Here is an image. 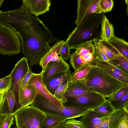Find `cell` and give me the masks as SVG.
<instances>
[{
	"instance_id": "obj_41",
	"label": "cell",
	"mask_w": 128,
	"mask_h": 128,
	"mask_svg": "<svg viewBox=\"0 0 128 128\" xmlns=\"http://www.w3.org/2000/svg\"><path fill=\"white\" fill-rule=\"evenodd\" d=\"M65 121L61 122L52 128H67L65 125Z\"/></svg>"
},
{
	"instance_id": "obj_35",
	"label": "cell",
	"mask_w": 128,
	"mask_h": 128,
	"mask_svg": "<svg viewBox=\"0 0 128 128\" xmlns=\"http://www.w3.org/2000/svg\"><path fill=\"white\" fill-rule=\"evenodd\" d=\"M128 92V84L120 89L110 97L107 99L109 102L118 99Z\"/></svg>"
},
{
	"instance_id": "obj_14",
	"label": "cell",
	"mask_w": 128,
	"mask_h": 128,
	"mask_svg": "<svg viewBox=\"0 0 128 128\" xmlns=\"http://www.w3.org/2000/svg\"><path fill=\"white\" fill-rule=\"evenodd\" d=\"M37 92L35 88L32 85L27 86L23 89L18 87V98L20 107L30 105L34 101Z\"/></svg>"
},
{
	"instance_id": "obj_24",
	"label": "cell",
	"mask_w": 128,
	"mask_h": 128,
	"mask_svg": "<svg viewBox=\"0 0 128 128\" xmlns=\"http://www.w3.org/2000/svg\"><path fill=\"white\" fill-rule=\"evenodd\" d=\"M93 110L103 116H107L116 112L110 102L107 99L106 100L105 102Z\"/></svg>"
},
{
	"instance_id": "obj_9",
	"label": "cell",
	"mask_w": 128,
	"mask_h": 128,
	"mask_svg": "<svg viewBox=\"0 0 128 128\" xmlns=\"http://www.w3.org/2000/svg\"><path fill=\"white\" fill-rule=\"evenodd\" d=\"M42 74V72L38 74L33 73L28 86L32 85L34 87L37 92L36 96L40 94L44 98L56 106L63 105L60 101L56 98L48 90L43 82Z\"/></svg>"
},
{
	"instance_id": "obj_1",
	"label": "cell",
	"mask_w": 128,
	"mask_h": 128,
	"mask_svg": "<svg viewBox=\"0 0 128 128\" xmlns=\"http://www.w3.org/2000/svg\"><path fill=\"white\" fill-rule=\"evenodd\" d=\"M20 38L22 53L28 61L30 69L34 65L39 64L41 59L50 49V43L60 41L30 10L26 24Z\"/></svg>"
},
{
	"instance_id": "obj_28",
	"label": "cell",
	"mask_w": 128,
	"mask_h": 128,
	"mask_svg": "<svg viewBox=\"0 0 128 128\" xmlns=\"http://www.w3.org/2000/svg\"><path fill=\"white\" fill-rule=\"evenodd\" d=\"M69 83L58 86L56 90L54 93L53 96L60 101L63 104L66 103L67 101V100L65 96V94L67 90Z\"/></svg>"
},
{
	"instance_id": "obj_12",
	"label": "cell",
	"mask_w": 128,
	"mask_h": 128,
	"mask_svg": "<svg viewBox=\"0 0 128 128\" xmlns=\"http://www.w3.org/2000/svg\"><path fill=\"white\" fill-rule=\"evenodd\" d=\"M113 114L103 116L93 110H89L80 120L85 128H96L99 125L108 119Z\"/></svg>"
},
{
	"instance_id": "obj_5",
	"label": "cell",
	"mask_w": 128,
	"mask_h": 128,
	"mask_svg": "<svg viewBox=\"0 0 128 128\" xmlns=\"http://www.w3.org/2000/svg\"><path fill=\"white\" fill-rule=\"evenodd\" d=\"M12 114L18 128H41L46 119L44 113L31 105L20 107Z\"/></svg>"
},
{
	"instance_id": "obj_7",
	"label": "cell",
	"mask_w": 128,
	"mask_h": 128,
	"mask_svg": "<svg viewBox=\"0 0 128 128\" xmlns=\"http://www.w3.org/2000/svg\"><path fill=\"white\" fill-rule=\"evenodd\" d=\"M66 106H76L93 110L105 102V98L95 92L78 96H66Z\"/></svg>"
},
{
	"instance_id": "obj_25",
	"label": "cell",
	"mask_w": 128,
	"mask_h": 128,
	"mask_svg": "<svg viewBox=\"0 0 128 128\" xmlns=\"http://www.w3.org/2000/svg\"><path fill=\"white\" fill-rule=\"evenodd\" d=\"M116 57L108 62L128 74V59L122 55Z\"/></svg>"
},
{
	"instance_id": "obj_27",
	"label": "cell",
	"mask_w": 128,
	"mask_h": 128,
	"mask_svg": "<svg viewBox=\"0 0 128 128\" xmlns=\"http://www.w3.org/2000/svg\"><path fill=\"white\" fill-rule=\"evenodd\" d=\"M70 62L75 71L77 70L84 65L88 63L83 60L75 52L70 55Z\"/></svg>"
},
{
	"instance_id": "obj_11",
	"label": "cell",
	"mask_w": 128,
	"mask_h": 128,
	"mask_svg": "<svg viewBox=\"0 0 128 128\" xmlns=\"http://www.w3.org/2000/svg\"><path fill=\"white\" fill-rule=\"evenodd\" d=\"M70 66L62 57L60 62L50 61L42 72V80L45 86L54 76L57 74L69 70Z\"/></svg>"
},
{
	"instance_id": "obj_13",
	"label": "cell",
	"mask_w": 128,
	"mask_h": 128,
	"mask_svg": "<svg viewBox=\"0 0 128 128\" xmlns=\"http://www.w3.org/2000/svg\"><path fill=\"white\" fill-rule=\"evenodd\" d=\"M22 2L32 14L37 16L49 11L51 4L50 0H23Z\"/></svg>"
},
{
	"instance_id": "obj_29",
	"label": "cell",
	"mask_w": 128,
	"mask_h": 128,
	"mask_svg": "<svg viewBox=\"0 0 128 128\" xmlns=\"http://www.w3.org/2000/svg\"><path fill=\"white\" fill-rule=\"evenodd\" d=\"M15 119L12 114L3 113L1 117L0 128H10Z\"/></svg>"
},
{
	"instance_id": "obj_31",
	"label": "cell",
	"mask_w": 128,
	"mask_h": 128,
	"mask_svg": "<svg viewBox=\"0 0 128 128\" xmlns=\"http://www.w3.org/2000/svg\"><path fill=\"white\" fill-rule=\"evenodd\" d=\"M12 80L10 74L3 78H0V93L5 92L10 88Z\"/></svg>"
},
{
	"instance_id": "obj_18",
	"label": "cell",
	"mask_w": 128,
	"mask_h": 128,
	"mask_svg": "<svg viewBox=\"0 0 128 128\" xmlns=\"http://www.w3.org/2000/svg\"><path fill=\"white\" fill-rule=\"evenodd\" d=\"M114 36L113 25L105 15L101 25L100 39L106 41H108Z\"/></svg>"
},
{
	"instance_id": "obj_21",
	"label": "cell",
	"mask_w": 128,
	"mask_h": 128,
	"mask_svg": "<svg viewBox=\"0 0 128 128\" xmlns=\"http://www.w3.org/2000/svg\"><path fill=\"white\" fill-rule=\"evenodd\" d=\"M122 54L128 59V43L115 36L108 41Z\"/></svg>"
},
{
	"instance_id": "obj_39",
	"label": "cell",
	"mask_w": 128,
	"mask_h": 128,
	"mask_svg": "<svg viewBox=\"0 0 128 128\" xmlns=\"http://www.w3.org/2000/svg\"><path fill=\"white\" fill-rule=\"evenodd\" d=\"M116 128H128V114L125 113L120 119Z\"/></svg>"
},
{
	"instance_id": "obj_45",
	"label": "cell",
	"mask_w": 128,
	"mask_h": 128,
	"mask_svg": "<svg viewBox=\"0 0 128 128\" xmlns=\"http://www.w3.org/2000/svg\"></svg>"
},
{
	"instance_id": "obj_40",
	"label": "cell",
	"mask_w": 128,
	"mask_h": 128,
	"mask_svg": "<svg viewBox=\"0 0 128 128\" xmlns=\"http://www.w3.org/2000/svg\"><path fill=\"white\" fill-rule=\"evenodd\" d=\"M102 69L114 78L123 82L128 83V79L125 78L119 74L108 70L104 69Z\"/></svg>"
},
{
	"instance_id": "obj_37",
	"label": "cell",
	"mask_w": 128,
	"mask_h": 128,
	"mask_svg": "<svg viewBox=\"0 0 128 128\" xmlns=\"http://www.w3.org/2000/svg\"><path fill=\"white\" fill-rule=\"evenodd\" d=\"M93 42L95 47L96 57L100 60L108 62L109 60L101 50L95 39L93 40Z\"/></svg>"
},
{
	"instance_id": "obj_44",
	"label": "cell",
	"mask_w": 128,
	"mask_h": 128,
	"mask_svg": "<svg viewBox=\"0 0 128 128\" xmlns=\"http://www.w3.org/2000/svg\"><path fill=\"white\" fill-rule=\"evenodd\" d=\"M3 113H2V112H0V124L1 122V117L2 116L3 114Z\"/></svg>"
},
{
	"instance_id": "obj_19",
	"label": "cell",
	"mask_w": 128,
	"mask_h": 128,
	"mask_svg": "<svg viewBox=\"0 0 128 128\" xmlns=\"http://www.w3.org/2000/svg\"><path fill=\"white\" fill-rule=\"evenodd\" d=\"M92 66L98 67L116 73L128 79V74L108 62L100 60L96 58L88 63Z\"/></svg>"
},
{
	"instance_id": "obj_36",
	"label": "cell",
	"mask_w": 128,
	"mask_h": 128,
	"mask_svg": "<svg viewBox=\"0 0 128 128\" xmlns=\"http://www.w3.org/2000/svg\"><path fill=\"white\" fill-rule=\"evenodd\" d=\"M66 60H68L70 58V49L67 42L66 41L61 48L59 53V55Z\"/></svg>"
},
{
	"instance_id": "obj_22",
	"label": "cell",
	"mask_w": 128,
	"mask_h": 128,
	"mask_svg": "<svg viewBox=\"0 0 128 128\" xmlns=\"http://www.w3.org/2000/svg\"><path fill=\"white\" fill-rule=\"evenodd\" d=\"M92 67L88 63L82 66L70 74V82H72L82 80L88 74Z\"/></svg>"
},
{
	"instance_id": "obj_32",
	"label": "cell",
	"mask_w": 128,
	"mask_h": 128,
	"mask_svg": "<svg viewBox=\"0 0 128 128\" xmlns=\"http://www.w3.org/2000/svg\"><path fill=\"white\" fill-rule=\"evenodd\" d=\"M114 4L112 0H100L99 6L101 13L109 12L112 10Z\"/></svg>"
},
{
	"instance_id": "obj_33",
	"label": "cell",
	"mask_w": 128,
	"mask_h": 128,
	"mask_svg": "<svg viewBox=\"0 0 128 128\" xmlns=\"http://www.w3.org/2000/svg\"><path fill=\"white\" fill-rule=\"evenodd\" d=\"M95 40L101 50L109 60L117 58L116 56L108 48L101 42L98 40Z\"/></svg>"
},
{
	"instance_id": "obj_20",
	"label": "cell",
	"mask_w": 128,
	"mask_h": 128,
	"mask_svg": "<svg viewBox=\"0 0 128 128\" xmlns=\"http://www.w3.org/2000/svg\"><path fill=\"white\" fill-rule=\"evenodd\" d=\"M125 113L123 109L118 110L108 120L99 125L96 128H116L120 119Z\"/></svg>"
},
{
	"instance_id": "obj_43",
	"label": "cell",
	"mask_w": 128,
	"mask_h": 128,
	"mask_svg": "<svg viewBox=\"0 0 128 128\" xmlns=\"http://www.w3.org/2000/svg\"><path fill=\"white\" fill-rule=\"evenodd\" d=\"M4 1V0H0V8L2 6V3Z\"/></svg>"
},
{
	"instance_id": "obj_23",
	"label": "cell",
	"mask_w": 128,
	"mask_h": 128,
	"mask_svg": "<svg viewBox=\"0 0 128 128\" xmlns=\"http://www.w3.org/2000/svg\"><path fill=\"white\" fill-rule=\"evenodd\" d=\"M45 114L46 119L41 125V128H52L61 122L67 120L63 117Z\"/></svg>"
},
{
	"instance_id": "obj_26",
	"label": "cell",
	"mask_w": 128,
	"mask_h": 128,
	"mask_svg": "<svg viewBox=\"0 0 128 128\" xmlns=\"http://www.w3.org/2000/svg\"><path fill=\"white\" fill-rule=\"evenodd\" d=\"M4 96L7 103L8 113L12 114L14 112V107L17 104L15 95L10 88L4 92Z\"/></svg>"
},
{
	"instance_id": "obj_2",
	"label": "cell",
	"mask_w": 128,
	"mask_h": 128,
	"mask_svg": "<svg viewBox=\"0 0 128 128\" xmlns=\"http://www.w3.org/2000/svg\"><path fill=\"white\" fill-rule=\"evenodd\" d=\"M82 81L92 91L109 98L128 83L114 78L102 69L95 66L92 68Z\"/></svg>"
},
{
	"instance_id": "obj_6",
	"label": "cell",
	"mask_w": 128,
	"mask_h": 128,
	"mask_svg": "<svg viewBox=\"0 0 128 128\" xmlns=\"http://www.w3.org/2000/svg\"><path fill=\"white\" fill-rule=\"evenodd\" d=\"M21 42L18 34L8 26L0 22V53L8 56L20 52Z\"/></svg>"
},
{
	"instance_id": "obj_17",
	"label": "cell",
	"mask_w": 128,
	"mask_h": 128,
	"mask_svg": "<svg viewBox=\"0 0 128 128\" xmlns=\"http://www.w3.org/2000/svg\"><path fill=\"white\" fill-rule=\"evenodd\" d=\"M65 42L63 40L56 42L48 52L42 58L39 65L42 67V72H43L48 62L55 55L58 54Z\"/></svg>"
},
{
	"instance_id": "obj_34",
	"label": "cell",
	"mask_w": 128,
	"mask_h": 128,
	"mask_svg": "<svg viewBox=\"0 0 128 128\" xmlns=\"http://www.w3.org/2000/svg\"><path fill=\"white\" fill-rule=\"evenodd\" d=\"M65 125L67 128H85L81 120L74 118L66 120Z\"/></svg>"
},
{
	"instance_id": "obj_3",
	"label": "cell",
	"mask_w": 128,
	"mask_h": 128,
	"mask_svg": "<svg viewBox=\"0 0 128 128\" xmlns=\"http://www.w3.org/2000/svg\"><path fill=\"white\" fill-rule=\"evenodd\" d=\"M104 13L97 14L92 19L77 26L68 34L66 41L70 48H75L81 44L93 41L94 39H101V25Z\"/></svg>"
},
{
	"instance_id": "obj_16",
	"label": "cell",
	"mask_w": 128,
	"mask_h": 128,
	"mask_svg": "<svg viewBox=\"0 0 128 128\" xmlns=\"http://www.w3.org/2000/svg\"><path fill=\"white\" fill-rule=\"evenodd\" d=\"M94 92L90 90L82 80L70 82L65 96H78Z\"/></svg>"
},
{
	"instance_id": "obj_15",
	"label": "cell",
	"mask_w": 128,
	"mask_h": 128,
	"mask_svg": "<svg viewBox=\"0 0 128 128\" xmlns=\"http://www.w3.org/2000/svg\"><path fill=\"white\" fill-rule=\"evenodd\" d=\"M70 72L69 70L60 73L54 76L47 83L46 87L51 94L53 95L55 90L60 86L70 82Z\"/></svg>"
},
{
	"instance_id": "obj_42",
	"label": "cell",
	"mask_w": 128,
	"mask_h": 128,
	"mask_svg": "<svg viewBox=\"0 0 128 128\" xmlns=\"http://www.w3.org/2000/svg\"><path fill=\"white\" fill-rule=\"evenodd\" d=\"M125 112L128 114V103L127 104L122 108Z\"/></svg>"
},
{
	"instance_id": "obj_4",
	"label": "cell",
	"mask_w": 128,
	"mask_h": 128,
	"mask_svg": "<svg viewBox=\"0 0 128 128\" xmlns=\"http://www.w3.org/2000/svg\"><path fill=\"white\" fill-rule=\"evenodd\" d=\"M45 113L64 118L68 120L82 116L89 110L73 106H56L44 98L40 95L36 96L33 102L30 105Z\"/></svg>"
},
{
	"instance_id": "obj_10",
	"label": "cell",
	"mask_w": 128,
	"mask_h": 128,
	"mask_svg": "<svg viewBox=\"0 0 128 128\" xmlns=\"http://www.w3.org/2000/svg\"><path fill=\"white\" fill-rule=\"evenodd\" d=\"M28 62L26 58L23 57L15 64L10 74L12 76V84L10 89L18 97V84L28 72L29 69Z\"/></svg>"
},
{
	"instance_id": "obj_38",
	"label": "cell",
	"mask_w": 128,
	"mask_h": 128,
	"mask_svg": "<svg viewBox=\"0 0 128 128\" xmlns=\"http://www.w3.org/2000/svg\"><path fill=\"white\" fill-rule=\"evenodd\" d=\"M33 73L31 69L29 68L28 71L26 75L19 82L18 87H20L23 89L26 87Z\"/></svg>"
},
{
	"instance_id": "obj_30",
	"label": "cell",
	"mask_w": 128,
	"mask_h": 128,
	"mask_svg": "<svg viewBox=\"0 0 128 128\" xmlns=\"http://www.w3.org/2000/svg\"><path fill=\"white\" fill-rule=\"evenodd\" d=\"M114 108L116 112L122 109L124 106L128 103V92L121 98L115 100L110 102Z\"/></svg>"
},
{
	"instance_id": "obj_8",
	"label": "cell",
	"mask_w": 128,
	"mask_h": 128,
	"mask_svg": "<svg viewBox=\"0 0 128 128\" xmlns=\"http://www.w3.org/2000/svg\"><path fill=\"white\" fill-rule=\"evenodd\" d=\"M100 0H77V17L74 22L79 26L101 13L99 4Z\"/></svg>"
}]
</instances>
